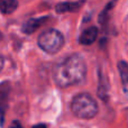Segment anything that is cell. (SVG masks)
Instances as JSON below:
<instances>
[{
  "instance_id": "3957f363",
  "label": "cell",
  "mask_w": 128,
  "mask_h": 128,
  "mask_svg": "<svg viewBox=\"0 0 128 128\" xmlns=\"http://www.w3.org/2000/svg\"><path fill=\"white\" fill-rule=\"evenodd\" d=\"M38 46L48 54H55L64 46V36L58 29H47L38 36Z\"/></svg>"
},
{
  "instance_id": "9c48e42d",
  "label": "cell",
  "mask_w": 128,
  "mask_h": 128,
  "mask_svg": "<svg viewBox=\"0 0 128 128\" xmlns=\"http://www.w3.org/2000/svg\"><path fill=\"white\" fill-rule=\"evenodd\" d=\"M108 91H109V86L107 82L106 78L104 76L101 71H99V86H98V94L102 100L108 99Z\"/></svg>"
},
{
  "instance_id": "5bb4252c",
  "label": "cell",
  "mask_w": 128,
  "mask_h": 128,
  "mask_svg": "<svg viewBox=\"0 0 128 128\" xmlns=\"http://www.w3.org/2000/svg\"><path fill=\"white\" fill-rule=\"evenodd\" d=\"M4 58H2V56L0 55V71H1V70H2V68H4Z\"/></svg>"
},
{
  "instance_id": "52a82bcc",
  "label": "cell",
  "mask_w": 128,
  "mask_h": 128,
  "mask_svg": "<svg viewBox=\"0 0 128 128\" xmlns=\"http://www.w3.org/2000/svg\"><path fill=\"white\" fill-rule=\"evenodd\" d=\"M117 1L118 0H112V1L108 2V4L104 6V8L102 9V11L99 14V17H98V22H99V24H101L102 26H104V25H106L107 22H109L110 12H111V10L114 9L115 4H117Z\"/></svg>"
},
{
  "instance_id": "6da1fadb",
  "label": "cell",
  "mask_w": 128,
  "mask_h": 128,
  "mask_svg": "<svg viewBox=\"0 0 128 128\" xmlns=\"http://www.w3.org/2000/svg\"><path fill=\"white\" fill-rule=\"evenodd\" d=\"M86 63L80 54H71L53 68V79L61 88L76 86L86 80Z\"/></svg>"
},
{
  "instance_id": "5b68a950",
  "label": "cell",
  "mask_w": 128,
  "mask_h": 128,
  "mask_svg": "<svg viewBox=\"0 0 128 128\" xmlns=\"http://www.w3.org/2000/svg\"><path fill=\"white\" fill-rule=\"evenodd\" d=\"M98 34H99V30L96 26L89 27V28L84 29L81 33V35L79 37V43L81 45H86V46L93 44V42H96V40L98 37Z\"/></svg>"
},
{
  "instance_id": "ba28073f",
  "label": "cell",
  "mask_w": 128,
  "mask_h": 128,
  "mask_svg": "<svg viewBox=\"0 0 128 128\" xmlns=\"http://www.w3.org/2000/svg\"><path fill=\"white\" fill-rule=\"evenodd\" d=\"M118 71L122 79V89L126 93H128V63L126 61H120L118 62Z\"/></svg>"
},
{
  "instance_id": "4fadbf2b",
  "label": "cell",
  "mask_w": 128,
  "mask_h": 128,
  "mask_svg": "<svg viewBox=\"0 0 128 128\" xmlns=\"http://www.w3.org/2000/svg\"><path fill=\"white\" fill-rule=\"evenodd\" d=\"M33 128H47V127H46V125H44V124H37V125H35V126H33Z\"/></svg>"
},
{
  "instance_id": "9a60e30c",
  "label": "cell",
  "mask_w": 128,
  "mask_h": 128,
  "mask_svg": "<svg viewBox=\"0 0 128 128\" xmlns=\"http://www.w3.org/2000/svg\"><path fill=\"white\" fill-rule=\"evenodd\" d=\"M1 37H2V36H1V33H0V40H1Z\"/></svg>"
},
{
  "instance_id": "30bf717a",
  "label": "cell",
  "mask_w": 128,
  "mask_h": 128,
  "mask_svg": "<svg viewBox=\"0 0 128 128\" xmlns=\"http://www.w3.org/2000/svg\"><path fill=\"white\" fill-rule=\"evenodd\" d=\"M9 92H10V84L8 82L0 83V111L2 112L4 108L6 107V102L8 100Z\"/></svg>"
},
{
  "instance_id": "8fae6325",
  "label": "cell",
  "mask_w": 128,
  "mask_h": 128,
  "mask_svg": "<svg viewBox=\"0 0 128 128\" xmlns=\"http://www.w3.org/2000/svg\"><path fill=\"white\" fill-rule=\"evenodd\" d=\"M17 0H0V11L2 14H11L17 9Z\"/></svg>"
},
{
  "instance_id": "8992f818",
  "label": "cell",
  "mask_w": 128,
  "mask_h": 128,
  "mask_svg": "<svg viewBox=\"0 0 128 128\" xmlns=\"http://www.w3.org/2000/svg\"><path fill=\"white\" fill-rule=\"evenodd\" d=\"M84 4L83 0L80 1H66V2H60L56 4L55 10L58 14H64V12H72V11L79 10Z\"/></svg>"
},
{
  "instance_id": "277c9868",
  "label": "cell",
  "mask_w": 128,
  "mask_h": 128,
  "mask_svg": "<svg viewBox=\"0 0 128 128\" xmlns=\"http://www.w3.org/2000/svg\"><path fill=\"white\" fill-rule=\"evenodd\" d=\"M47 20H48L47 16H43V17H38V18H30V19H28L22 25V32H24L25 34H28V35L35 33Z\"/></svg>"
},
{
  "instance_id": "7a4b0ae2",
  "label": "cell",
  "mask_w": 128,
  "mask_h": 128,
  "mask_svg": "<svg viewBox=\"0 0 128 128\" xmlns=\"http://www.w3.org/2000/svg\"><path fill=\"white\" fill-rule=\"evenodd\" d=\"M71 110L73 115L81 119H91L98 114V104L89 93H79L72 99Z\"/></svg>"
},
{
  "instance_id": "7c38bea8",
  "label": "cell",
  "mask_w": 128,
  "mask_h": 128,
  "mask_svg": "<svg viewBox=\"0 0 128 128\" xmlns=\"http://www.w3.org/2000/svg\"><path fill=\"white\" fill-rule=\"evenodd\" d=\"M10 128H22V126L20 125V122H17V120H15V122L11 124V126Z\"/></svg>"
}]
</instances>
